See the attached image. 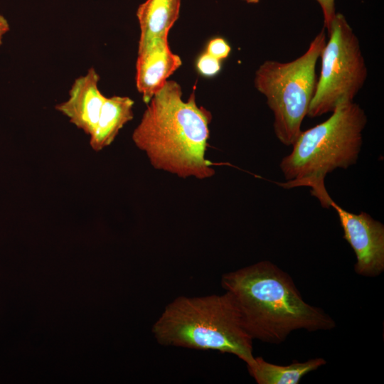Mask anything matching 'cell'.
I'll return each instance as SVG.
<instances>
[{
  "label": "cell",
  "mask_w": 384,
  "mask_h": 384,
  "mask_svg": "<svg viewBox=\"0 0 384 384\" xmlns=\"http://www.w3.org/2000/svg\"><path fill=\"white\" fill-rule=\"evenodd\" d=\"M181 65V58L169 47L168 36L156 38L138 46L136 86L144 102L149 103Z\"/></svg>",
  "instance_id": "ba28073f"
},
{
  "label": "cell",
  "mask_w": 384,
  "mask_h": 384,
  "mask_svg": "<svg viewBox=\"0 0 384 384\" xmlns=\"http://www.w3.org/2000/svg\"><path fill=\"white\" fill-rule=\"evenodd\" d=\"M181 0H146L137 11L140 36L139 46L168 36L179 16Z\"/></svg>",
  "instance_id": "8fae6325"
},
{
  "label": "cell",
  "mask_w": 384,
  "mask_h": 384,
  "mask_svg": "<svg viewBox=\"0 0 384 384\" xmlns=\"http://www.w3.org/2000/svg\"><path fill=\"white\" fill-rule=\"evenodd\" d=\"M100 76L94 68L75 79L69 97L55 106L76 127L90 136L97 124L106 97L98 87Z\"/></svg>",
  "instance_id": "9c48e42d"
},
{
  "label": "cell",
  "mask_w": 384,
  "mask_h": 384,
  "mask_svg": "<svg viewBox=\"0 0 384 384\" xmlns=\"http://www.w3.org/2000/svg\"><path fill=\"white\" fill-rule=\"evenodd\" d=\"M252 339L279 344L294 331L331 330L334 319L307 304L292 277L270 261H260L222 276Z\"/></svg>",
  "instance_id": "6da1fadb"
},
{
  "label": "cell",
  "mask_w": 384,
  "mask_h": 384,
  "mask_svg": "<svg viewBox=\"0 0 384 384\" xmlns=\"http://www.w3.org/2000/svg\"><path fill=\"white\" fill-rule=\"evenodd\" d=\"M326 208L336 212L343 230V238L350 245L356 257L354 266L358 274L375 277L384 270V225L368 213L355 214L335 203L327 191L316 196Z\"/></svg>",
  "instance_id": "52a82bcc"
},
{
  "label": "cell",
  "mask_w": 384,
  "mask_h": 384,
  "mask_svg": "<svg viewBox=\"0 0 384 384\" xmlns=\"http://www.w3.org/2000/svg\"><path fill=\"white\" fill-rule=\"evenodd\" d=\"M320 5L324 16V28H329L331 23L336 15L335 0H316Z\"/></svg>",
  "instance_id": "9a60e30c"
},
{
  "label": "cell",
  "mask_w": 384,
  "mask_h": 384,
  "mask_svg": "<svg viewBox=\"0 0 384 384\" xmlns=\"http://www.w3.org/2000/svg\"><path fill=\"white\" fill-rule=\"evenodd\" d=\"M326 42L323 28L299 57L286 63L267 60L255 71V87L273 114L276 137L287 146L293 144L302 131L316 90V64Z\"/></svg>",
  "instance_id": "5b68a950"
},
{
  "label": "cell",
  "mask_w": 384,
  "mask_h": 384,
  "mask_svg": "<svg viewBox=\"0 0 384 384\" xmlns=\"http://www.w3.org/2000/svg\"><path fill=\"white\" fill-rule=\"evenodd\" d=\"M134 101L129 97H106L98 121L90 136L91 148L99 151L110 145L119 130L133 118Z\"/></svg>",
  "instance_id": "30bf717a"
},
{
  "label": "cell",
  "mask_w": 384,
  "mask_h": 384,
  "mask_svg": "<svg viewBox=\"0 0 384 384\" xmlns=\"http://www.w3.org/2000/svg\"><path fill=\"white\" fill-rule=\"evenodd\" d=\"M230 51V46L221 37L210 39L208 42L206 49V52L220 60L227 58Z\"/></svg>",
  "instance_id": "5bb4252c"
},
{
  "label": "cell",
  "mask_w": 384,
  "mask_h": 384,
  "mask_svg": "<svg viewBox=\"0 0 384 384\" xmlns=\"http://www.w3.org/2000/svg\"><path fill=\"white\" fill-rule=\"evenodd\" d=\"M329 41L321 53V70L306 116L315 118L353 102L363 87L368 70L359 39L346 17L334 16Z\"/></svg>",
  "instance_id": "8992f818"
},
{
  "label": "cell",
  "mask_w": 384,
  "mask_h": 384,
  "mask_svg": "<svg viewBox=\"0 0 384 384\" xmlns=\"http://www.w3.org/2000/svg\"><path fill=\"white\" fill-rule=\"evenodd\" d=\"M10 29L7 19L0 13V46L3 43V38Z\"/></svg>",
  "instance_id": "2e32d148"
},
{
  "label": "cell",
  "mask_w": 384,
  "mask_h": 384,
  "mask_svg": "<svg viewBox=\"0 0 384 384\" xmlns=\"http://www.w3.org/2000/svg\"><path fill=\"white\" fill-rule=\"evenodd\" d=\"M242 1H244L248 4H257L260 1V0H242Z\"/></svg>",
  "instance_id": "e0dca14e"
},
{
  "label": "cell",
  "mask_w": 384,
  "mask_h": 384,
  "mask_svg": "<svg viewBox=\"0 0 384 384\" xmlns=\"http://www.w3.org/2000/svg\"><path fill=\"white\" fill-rule=\"evenodd\" d=\"M152 333L161 345L228 353L247 366L255 360L253 339L228 292L221 295L177 297L166 306L153 325Z\"/></svg>",
  "instance_id": "3957f363"
},
{
  "label": "cell",
  "mask_w": 384,
  "mask_h": 384,
  "mask_svg": "<svg viewBox=\"0 0 384 384\" xmlns=\"http://www.w3.org/2000/svg\"><path fill=\"white\" fill-rule=\"evenodd\" d=\"M325 121L301 131L292 152L284 156L279 168L284 188H311V193L325 188L328 174L346 169L356 164L367 124L363 109L353 102L338 105Z\"/></svg>",
  "instance_id": "277c9868"
},
{
  "label": "cell",
  "mask_w": 384,
  "mask_h": 384,
  "mask_svg": "<svg viewBox=\"0 0 384 384\" xmlns=\"http://www.w3.org/2000/svg\"><path fill=\"white\" fill-rule=\"evenodd\" d=\"M326 363L325 359L316 358L279 366L269 363L262 357H255L254 362L247 367L250 375L258 384H298L302 377Z\"/></svg>",
  "instance_id": "7c38bea8"
},
{
  "label": "cell",
  "mask_w": 384,
  "mask_h": 384,
  "mask_svg": "<svg viewBox=\"0 0 384 384\" xmlns=\"http://www.w3.org/2000/svg\"><path fill=\"white\" fill-rule=\"evenodd\" d=\"M196 67L198 72L203 76L213 77L221 69V60L205 51L198 57Z\"/></svg>",
  "instance_id": "4fadbf2b"
},
{
  "label": "cell",
  "mask_w": 384,
  "mask_h": 384,
  "mask_svg": "<svg viewBox=\"0 0 384 384\" xmlns=\"http://www.w3.org/2000/svg\"><path fill=\"white\" fill-rule=\"evenodd\" d=\"M176 81L167 80L149 102L132 140L151 165L181 178L203 179L215 174L205 158L211 114L198 107L194 92L187 101Z\"/></svg>",
  "instance_id": "7a4b0ae2"
}]
</instances>
